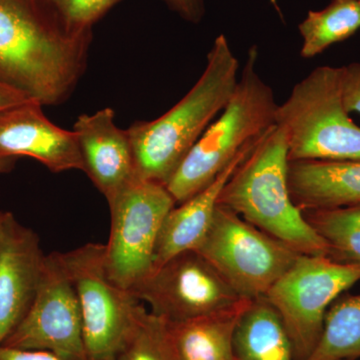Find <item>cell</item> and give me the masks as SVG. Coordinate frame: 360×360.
Listing matches in <instances>:
<instances>
[{"mask_svg":"<svg viewBox=\"0 0 360 360\" xmlns=\"http://www.w3.org/2000/svg\"><path fill=\"white\" fill-rule=\"evenodd\" d=\"M168 8L191 23H200L205 13L203 0H161Z\"/></svg>","mask_w":360,"mask_h":360,"instance_id":"obj_25","label":"cell"},{"mask_svg":"<svg viewBox=\"0 0 360 360\" xmlns=\"http://www.w3.org/2000/svg\"><path fill=\"white\" fill-rule=\"evenodd\" d=\"M357 1H359V6H360V0H357Z\"/></svg>","mask_w":360,"mask_h":360,"instance_id":"obj_30","label":"cell"},{"mask_svg":"<svg viewBox=\"0 0 360 360\" xmlns=\"http://www.w3.org/2000/svg\"><path fill=\"white\" fill-rule=\"evenodd\" d=\"M4 345L89 360L79 302L59 252L45 255L32 305Z\"/></svg>","mask_w":360,"mask_h":360,"instance_id":"obj_11","label":"cell"},{"mask_svg":"<svg viewBox=\"0 0 360 360\" xmlns=\"http://www.w3.org/2000/svg\"><path fill=\"white\" fill-rule=\"evenodd\" d=\"M32 101H34V99L26 96L25 94L20 91V90L0 82V111Z\"/></svg>","mask_w":360,"mask_h":360,"instance_id":"obj_27","label":"cell"},{"mask_svg":"<svg viewBox=\"0 0 360 360\" xmlns=\"http://www.w3.org/2000/svg\"><path fill=\"white\" fill-rule=\"evenodd\" d=\"M151 314L168 323H180L234 307L239 297L198 251L168 259L132 290Z\"/></svg>","mask_w":360,"mask_h":360,"instance_id":"obj_10","label":"cell"},{"mask_svg":"<svg viewBox=\"0 0 360 360\" xmlns=\"http://www.w3.org/2000/svg\"><path fill=\"white\" fill-rule=\"evenodd\" d=\"M288 144L281 127L267 130L238 165L219 198L260 231L303 255H328L326 243L291 198Z\"/></svg>","mask_w":360,"mask_h":360,"instance_id":"obj_3","label":"cell"},{"mask_svg":"<svg viewBox=\"0 0 360 360\" xmlns=\"http://www.w3.org/2000/svg\"><path fill=\"white\" fill-rule=\"evenodd\" d=\"M91 39L46 0H0V82L41 105L63 103L84 75Z\"/></svg>","mask_w":360,"mask_h":360,"instance_id":"obj_1","label":"cell"},{"mask_svg":"<svg viewBox=\"0 0 360 360\" xmlns=\"http://www.w3.org/2000/svg\"><path fill=\"white\" fill-rule=\"evenodd\" d=\"M239 63L220 34L207 54L205 70L193 89L167 112L127 129L137 177L167 186L196 141L231 98Z\"/></svg>","mask_w":360,"mask_h":360,"instance_id":"obj_2","label":"cell"},{"mask_svg":"<svg viewBox=\"0 0 360 360\" xmlns=\"http://www.w3.org/2000/svg\"><path fill=\"white\" fill-rule=\"evenodd\" d=\"M250 302L243 300L222 311L168 323L180 360H236L234 331Z\"/></svg>","mask_w":360,"mask_h":360,"instance_id":"obj_17","label":"cell"},{"mask_svg":"<svg viewBox=\"0 0 360 360\" xmlns=\"http://www.w3.org/2000/svg\"><path fill=\"white\" fill-rule=\"evenodd\" d=\"M0 360H65L44 350L20 349L4 347H0Z\"/></svg>","mask_w":360,"mask_h":360,"instance_id":"obj_26","label":"cell"},{"mask_svg":"<svg viewBox=\"0 0 360 360\" xmlns=\"http://www.w3.org/2000/svg\"><path fill=\"white\" fill-rule=\"evenodd\" d=\"M258 49L250 47L236 90L167 184L180 205L200 193L248 146L276 125L274 89L257 72Z\"/></svg>","mask_w":360,"mask_h":360,"instance_id":"obj_4","label":"cell"},{"mask_svg":"<svg viewBox=\"0 0 360 360\" xmlns=\"http://www.w3.org/2000/svg\"><path fill=\"white\" fill-rule=\"evenodd\" d=\"M115 360H180L168 322L144 310Z\"/></svg>","mask_w":360,"mask_h":360,"instance_id":"obj_22","label":"cell"},{"mask_svg":"<svg viewBox=\"0 0 360 360\" xmlns=\"http://www.w3.org/2000/svg\"><path fill=\"white\" fill-rule=\"evenodd\" d=\"M360 359V295H341L326 315L319 345L307 360Z\"/></svg>","mask_w":360,"mask_h":360,"instance_id":"obj_20","label":"cell"},{"mask_svg":"<svg viewBox=\"0 0 360 360\" xmlns=\"http://www.w3.org/2000/svg\"><path fill=\"white\" fill-rule=\"evenodd\" d=\"M110 233L105 245L110 276L132 291L153 272L156 241L176 205L163 184L136 179L108 201Z\"/></svg>","mask_w":360,"mask_h":360,"instance_id":"obj_9","label":"cell"},{"mask_svg":"<svg viewBox=\"0 0 360 360\" xmlns=\"http://www.w3.org/2000/svg\"><path fill=\"white\" fill-rule=\"evenodd\" d=\"M14 167L13 165H11V163L4 162V161H0V174H4V172H9Z\"/></svg>","mask_w":360,"mask_h":360,"instance_id":"obj_28","label":"cell"},{"mask_svg":"<svg viewBox=\"0 0 360 360\" xmlns=\"http://www.w3.org/2000/svg\"><path fill=\"white\" fill-rule=\"evenodd\" d=\"M302 213L326 243V257L340 264H360V202Z\"/></svg>","mask_w":360,"mask_h":360,"instance_id":"obj_21","label":"cell"},{"mask_svg":"<svg viewBox=\"0 0 360 360\" xmlns=\"http://www.w3.org/2000/svg\"><path fill=\"white\" fill-rule=\"evenodd\" d=\"M288 161L360 160V127L345 110L340 70L319 66L296 84L277 108Z\"/></svg>","mask_w":360,"mask_h":360,"instance_id":"obj_5","label":"cell"},{"mask_svg":"<svg viewBox=\"0 0 360 360\" xmlns=\"http://www.w3.org/2000/svg\"><path fill=\"white\" fill-rule=\"evenodd\" d=\"M288 189L302 212L360 202V160L290 161Z\"/></svg>","mask_w":360,"mask_h":360,"instance_id":"obj_16","label":"cell"},{"mask_svg":"<svg viewBox=\"0 0 360 360\" xmlns=\"http://www.w3.org/2000/svg\"><path fill=\"white\" fill-rule=\"evenodd\" d=\"M77 292L89 360H115L146 307L110 276L105 245L86 243L59 253Z\"/></svg>","mask_w":360,"mask_h":360,"instance_id":"obj_6","label":"cell"},{"mask_svg":"<svg viewBox=\"0 0 360 360\" xmlns=\"http://www.w3.org/2000/svg\"><path fill=\"white\" fill-rule=\"evenodd\" d=\"M360 281V264H340L326 255H300L265 297L281 315L295 360H307L324 328L326 312Z\"/></svg>","mask_w":360,"mask_h":360,"instance_id":"obj_8","label":"cell"},{"mask_svg":"<svg viewBox=\"0 0 360 360\" xmlns=\"http://www.w3.org/2000/svg\"><path fill=\"white\" fill-rule=\"evenodd\" d=\"M236 360H295L281 315L265 296L251 300L233 336Z\"/></svg>","mask_w":360,"mask_h":360,"instance_id":"obj_18","label":"cell"},{"mask_svg":"<svg viewBox=\"0 0 360 360\" xmlns=\"http://www.w3.org/2000/svg\"><path fill=\"white\" fill-rule=\"evenodd\" d=\"M44 257L39 236L0 212V347L32 305Z\"/></svg>","mask_w":360,"mask_h":360,"instance_id":"obj_12","label":"cell"},{"mask_svg":"<svg viewBox=\"0 0 360 360\" xmlns=\"http://www.w3.org/2000/svg\"><path fill=\"white\" fill-rule=\"evenodd\" d=\"M271 1V4H274V6L276 7V11H278V13H281V9H279L278 6H277L276 0H270Z\"/></svg>","mask_w":360,"mask_h":360,"instance_id":"obj_29","label":"cell"},{"mask_svg":"<svg viewBox=\"0 0 360 360\" xmlns=\"http://www.w3.org/2000/svg\"><path fill=\"white\" fill-rule=\"evenodd\" d=\"M194 250L217 270L239 297L250 300L265 296L302 255L219 205Z\"/></svg>","mask_w":360,"mask_h":360,"instance_id":"obj_7","label":"cell"},{"mask_svg":"<svg viewBox=\"0 0 360 360\" xmlns=\"http://www.w3.org/2000/svg\"><path fill=\"white\" fill-rule=\"evenodd\" d=\"M360 28V6L357 0H331L321 11H310L298 25L302 37L300 56L312 58L345 41Z\"/></svg>","mask_w":360,"mask_h":360,"instance_id":"obj_19","label":"cell"},{"mask_svg":"<svg viewBox=\"0 0 360 360\" xmlns=\"http://www.w3.org/2000/svg\"><path fill=\"white\" fill-rule=\"evenodd\" d=\"M42 106L32 101L0 111V161L14 165L16 158L28 156L54 174L84 172L75 132L52 123Z\"/></svg>","mask_w":360,"mask_h":360,"instance_id":"obj_13","label":"cell"},{"mask_svg":"<svg viewBox=\"0 0 360 360\" xmlns=\"http://www.w3.org/2000/svg\"><path fill=\"white\" fill-rule=\"evenodd\" d=\"M112 108L82 115L73 125L84 172L108 201L139 179L127 129L117 127Z\"/></svg>","mask_w":360,"mask_h":360,"instance_id":"obj_14","label":"cell"},{"mask_svg":"<svg viewBox=\"0 0 360 360\" xmlns=\"http://www.w3.org/2000/svg\"><path fill=\"white\" fill-rule=\"evenodd\" d=\"M68 27L89 32L122 0H46Z\"/></svg>","mask_w":360,"mask_h":360,"instance_id":"obj_23","label":"cell"},{"mask_svg":"<svg viewBox=\"0 0 360 360\" xmlns=\"http://www.w3.org/2000/svg\"><path fill=\"white\" fill-rule=\"evenodd\" d=\"M340 86L343 105L348 113H360V63L341 66Z\"/></svg>","mask_w":360,"mask_h":360,"instance_id":"obj_24","label":"cell"},{"mask_svg":"<svg viewBox=\"0 0 360 360\" xmlns=\"http://www.w3.org/2000/svg\"><path fill=\"white\" fill-rule=\"evenodd\" d=\"M257 142L241 150L212 184L167 213L156 241L153 270L175 255L198 248L212 224L222 189Z\"/></svg>","mask_w":360,"mask_h":360,"instance_id":"obj_15","label":"cell"}]
</instances>
